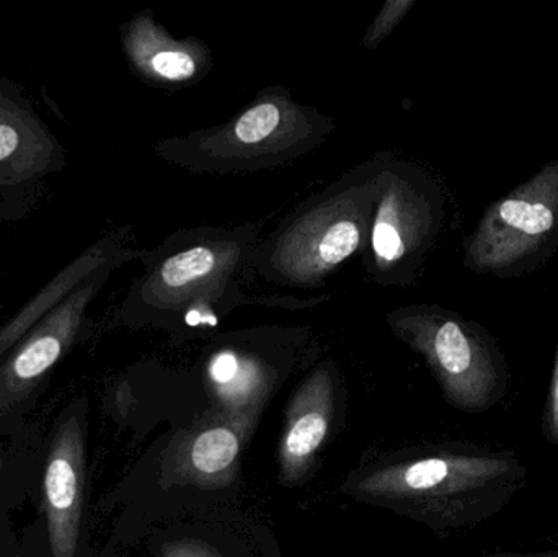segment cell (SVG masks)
Listing matches in <instances>:
<instances>
[{"label":"cell","mask_w":558,"mask_h":557,"mask_svg":"<svg viewBox=\"0 0 558 557\" xmlns=\"http://www.w3.org/2000/svg\"><path fill=\"white\" fill-rule=\"evenodd\" d=\"M124 48L134 68L153 81L186 82L198 75V49L169 38L150 16H137L128 25Z\"/></svg>","instance_id":"obj_7"},{"label":"cell","mask_w":558,"mask_h":557,"mask_svg":"<svg viewBox=\"0 0 558 557\" xmlns=\"http://www.w3.org/2000/svg\"><path fill=\"white\" fill-rule=\"evenodd\" d=\"M208 373L218 398L234 408L248 404L264 383L257 365L234 352H219L209 363Z\"/></svg>","instance_id":"obj_10"},{"label":"cell","mask_w":558,"mask_h":557,"mask_svg":"<svg viewBox=\"0 0 558 557\" xmlns=\"http://www.w3.org/2000/svg\"><path fill=\"white\" fill-rule=\"evenodd\" d=\"M557 399H558V389H557Z\"/></svg>","instance_id":"obj_16"},{"label":"cell","mask_w":558,"mask_h":557,"mask_svg":"<svg viewBox=\"0 0 558 557\" xmlns=\"http://www.w3.org/2000/svg\"><path fill=\"white\" fill-rule=\"evenodd\" d=\"M305 118L291 104L258 101L229 126L203 141V149L216 159L239 160L275 157L292 146L295 136H304Z\"/></svg>","instance_id":"obj_4"},{"label":"cell","mask_w":558,"mask_h":557,"mask_svg":"<svg viewBox=\"0 0 558 557\" xmlns=\"http://www.w3.org/2000/svg\"><path fill=\"white\" fill-rule=\"evenodd\" d=\"M410 5H412V2H387L383 12L379 13V16L371 25L366 38H364L366 46L376 48L377 43L383 41L389 35L390 29L399 23V20L402 19L403 13H405Z\"/></svg>","instance_id":"obj_14"},{"label":"cell","mask_w":558,"mask_h":557,"mask_svg":"<svg viewBox=\"0 0 558 557\" xmlns=\"http://www.w3.org/2000/svg\"><path fill=\"white\" fill-rule=\"evenodd\" d=\"M333 417V383L330 373L315 372L292 398L279 445L281 477L295 483L311 467L327 438Z\"/></svg>","instance_id":"obj_5"},{"label":"cell","mask_w":558,"mask_h":557,"mask_svg":"<svg viewBox=\"0 0 558 557\" xmlns=\"http://www.w3.org/2000/svg\"><path fill=\"white\" fill-rule=\"evenodd\" d=\"M84 435L71 417L56 435L45 473V506L52 557L77 552L84 491Z\"/></svg>","instance_id":"obj_3"},{"label":"cell","mask_w":558,"mask_h":557,"mask_svg":"<svg viewBox=\"0 0 558 557\" xmlns=\"http://www.w3.org/2000/svg\"><path fill=\"white\" fill-rule=\"evenodd\" d=\"M364 216L344 198H335L299 219L277 245V267L289 280H317L357 251Z\"/></svg>","instance_id":"obj_1"},{"label":"cell","mask_w":558,"mask_h":557,"mask_svg":"<svg viewBox=\"0 0 558 557\" xmlns=\"http://www.w3.org/2000/svg\"><path fill=\"white\" fill-rule=\"evenodd\" d=\"M232 249L235 247L198 245L180 252L157 268L146 287L147 291L159 303H180L198 293L215 277L228 274L229 268L235 264V252Z\"/></svg>","instance_id":"obj_8"},{"label":"cell","mask_w":558,"mask_h":557,"mask_svg":"<svg viewBox=\"0 0 558 557\" xmlns=\"http://www.w3.org/2000/svg\"><path fill=\"white\" fill-rule=\"evenodd\" d=\"M433 356L449 378H461L472 366V347L456 323L441 324L432 340Z\"/></svg>","instance_id":"obj_12"},{"label":"cell","mask_w":558,"mask_h":557,"mask_svg":"<svg viewBox=\"0 0 558 557\" xmlns=\"http://www.w3.org/2000/svg\"><path fill=\"white\" fill-rule=\"evenodd\" d=\"M239 451L241 441L232 428H206L190 447V468L203 477L222 476L234 467Z\"/></svg>","instance_id":"obj_11"},{"label":"cell","mask_w":558,"mask_h":557,"mask_svg":"<svg viewBox=\"0 0 558 557\" xmlns=\"http://www.w3.org/2000/svg\"><path fill=\"white\" fill-rule=\"evenodd\" d=\"M167 557H208L203 556L202 553H193L190 549H173Z\"/></svg>","instance_id":"obj_15"},{"label":"cell","mask_w":558,"mask_h":557,"mask_svg":"<svg viewBox=\"0 0 558 557\" xmlns=\"http://www.w3.org/2000/svg\"><path fill=\"white\" fill-rule=\"evenodd\" d=\"M52 149L54 143L41 123L0 90V185L46 172Z\"/></svg>","instance_id":"obj_6"},{"label":"cell","mask_w":558,"mask_h":557,"mask_svg":"<svg viewBox=\"0 0 558 557\" xmlns=\"http://www.w3.org/2000/svg\"><path fill=\"white\" fill-rule=\"evenodd\" d=\"M501 221L514 231L526 235H541L549 231L554 225V213L543 203L527 202V199H507L501 203Z\"/></svg>","instance_id":"obj_13"},{"label":"cell","mask_w":558,"mask_h":557,"mask_svg":"<svg viewBox=\"0 0 558 557\" xmlns=\"http://www.w3.org/2000/svg\"><path fill=\"white\" fill-rule=\"evenodd\" d=\"M101 262H104V255L98 251H92L62 270L32 303H28L25 310L20 311L12 323L0 329V355H3L23 334L29 332L35 323H39L52 307L65 300L71 294L72 288L81 283L88 274L97 270Z\"/></svg>","instance_id":"obj_9"},{"label":"cell","mask_w":558,"mask_h":557,"mask_svg":"<svg viewBox=\"0 0 558 557\" xmlns=\"http://www.w3.org/2000/svg\"><path fill=\"white\" fill-rule=\"evenodd\" d=\"M98 290V283L72 291L52 307L13 350L0 368V409L12 408L26 398L39 379L59 362L74 342L85 310Z\"/></svg>","instance_id":"obj_2"}]
</instances>
